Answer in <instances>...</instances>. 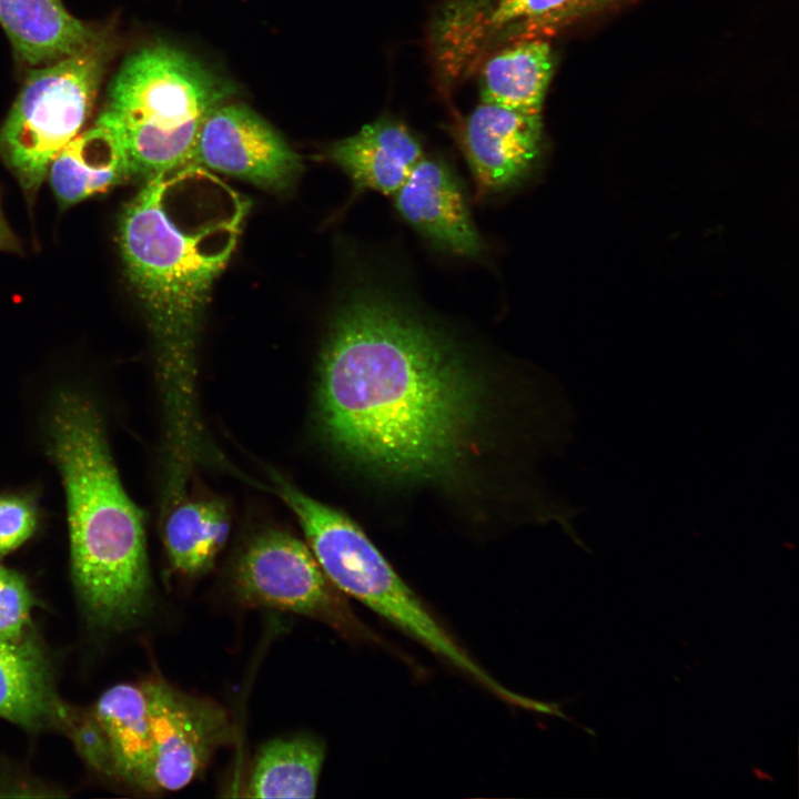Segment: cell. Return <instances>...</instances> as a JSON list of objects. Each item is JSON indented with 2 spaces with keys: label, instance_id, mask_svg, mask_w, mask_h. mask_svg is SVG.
Here are the masks:
<instances>
[{
  "label": "cell",
  "instance_id": "ba28073f",
  "mask_svg": "<svg viewBox=\"0 0 799 799\" xmlns=\"http://www.w3.org/2000/svg\"><path fill=\"white\" fill-rule=\"evenodd\" d=\"M146 690L152 750L153 790H179L205 767L215 749L231 737L224 710L159 680L143 682Z\"/></svg>",
  "mask_w": 799,
  "mask_h": 799
},
{
  "label": "cell",
  "instance_id": "ffe728a7",
  "mask_svg": "<svg viewBox=\"0 0 799 799\" xmlns=\"http://www.w3.org/2000/svg\"><path fill=\"white\" fill-rule=\"evenodd\" d=\"M230 532L226 507L215 499L179 504L164 526V544L173 568L194 576L208 572Z\"/></svg>",
  "mask_w": 799,
  "mask_h": 799
},
{
  "label": "cell",
  "instance_id": "6da1fadb",
  "mask_svg": "<svg viewBox=\"0 0 799 799\" xmlns=\"http://www.w3.org/2000/svg\"><path fill=\"white\" fill-rule=\"evenodd\" d=\"M457 345L414 304L367 284L343 302L322 352L317 404L324 435L376 473L444 474L461 457L479 408Z\"/></svg>",
  "mask_w": 799,
  "mask_h": 799
},
{
  "label": "cell",
  "instance_id": "30bf717a",
  "mask_svg": "<svg viewBox=\"0 0 799 799\" xmlns=\"http://www.w3.org/2000/svg\"><path fill=\"white\" fill-rule=\"evenodd\" d=\"M65 734L91 767L152 791V730L143 682L111 687L89 711H75Z\"/></svg>",
  "mask_w": 799,
  "mask_h": 799
},
{
  "label": "cell",
  "instance_id": "d6986e66",
  "mask_svg": "<svg viewBox=\"0 0 799 799\" xmlns=\"http://www.w3.org/2000/svg\"><path fill=\"white\" fill-rule=\"evenodd\" d=\"M325 758L320 740L296 736L264 745L247 787L251 798H313Z\"/></svg>",
  "mask_w": 799,
  "mask_h": 799
},
{
  "label": "cell",
  "instance_id": "9c48e42d",
  "mask_svg": "<svg viewBox=\"0 0 799 799\" xmlns=\"http://www.w3.org/2000/svg\"><path fill=\"white\" fill-rule=\"evenodd\" d=\"M190 165L271 190L287 188L302 169L281 134L246 105L222 103L205 117Z\"/></svg>",
  "mask_w": 799,
  "mask_h": 799
},
{
  "label": "cell",
  "instance_id": "7a4b0ae2",
  "mask_svg": "<svg viewBox=\"0 0 799 799\" xmlns=\"http://www.w3.org/2000/svg\"><path fill=\"white\" fill-rule=\"evenodd\" d=\"M246 209L234 193L214 214H176L170 172L148 178L120 219V250L156 342L176 442L198 436L193 386L199 332Z\"/></svg>",
  "mask_w": 799,
  "mask_h": 799
},
{
  "label": "cell",
  "instance_id": "4fadbf2b",
  "mask_svg": "<svg viewBox=\"0 0 799 799\" xmlns=\"http://www.w3.org/2000/svg\"><path fill=\"white\" fill-rule=\"evenodd\" d=\"M608 0H458L449 9L453 44L464 53L488 40L544 38Z\"/></svg>",
  "mask_w": 799,
  "mask_h": 799
},
{
  "label": "cell",
  "instance_id": "ac0fdd59",
  "mask_svg": "<svg viewBox=\"0 0 799 799\" xmlns=\"http://www.w3.org/2000/svg\"><path fill=\"white\" fill-rule=\"evenodd\" d=\"M555 63L553 49L545 38L503 44L483 65L481 102L542 115Z\"/></svg>",
  "mask_w": 799,
  "mask_h": 799
},
{
  "label": "cell",
  "instance_id": "44dd1931",
  "mask_svg": "<svg viewBox=\"0 0 799 799\" xmlns=\"http://www.w3.org/2000/svg\"><path fill=\"white\" fill-rule=\"evenodd\" d=\"M34 604L23 576L0 565V638L16 639L29 633Z\"/></svg>",
  "mask_w": 799,
  "mask_h": 799
},
{
  "label": "cell",
  "instance_id": "3957f363",
  "mask_svg": "<svg viewBox=\"0 0 799 799\" xmlns=\"http://www.w3.org/2000/svg\"><path fill=\"white\" fill-rule=\"evenodd\" d=\"M49 453L63 479L72 580L83 615L98 630H117L144 611L150 575L142 516L114 466L100 414L77 392L53 401Z\"/></svg>",
  "mask_w": 799,
  "mask_h": 799
},
{
  "label": "cell",
  "instance_id": "52a82bcc",
  "mask_svg": "<svg viewBox=\"0 0 799 799\" xmlns=\"http://www.w3.org/2000/svg\"><path fill=\"white\" fill-rule=\"evenodd\" d=\"M237 595L256 606L291 611L341 626L344 610L312 550L296 537L266 530L254 537L234 569Z\"/></svg>",
  "mask_w": 799,
  "mask_h": 799
},
{
  "label": "cell",
  "instance_id": "8fae6325",
  "mask_svg": "<svg viewBox=\"0 0 799 799\" xmlns=\"http://www.w3.org/2000/svg\"><path fill=\"white\" fill-rule=\"evenodd\" d=\"M461 142L481 191L505 192L533 174L543 152V119L481 102L466 118Z\"/></svg>",
  "mask_w": 799,
  "mask_h": 799
},
{
  "label": "cell",
  "instance_id": "9a60e30c",
  "mask_svg": "<svg viewBox=\"0 0 799 799\" xmlns=\"http://www.w3.org/2000/svg\"><path fill=\"white\" fill-rule=\"evenodd\" d=\"M327 154L357 191L391 196L424 156L416 135L391 115L380 117L356 133L336 141Z\"/></svg>",
  "mask_w": 799,
  "mask_h": 799
},
{
  "label": "cell",
  "instance_id": "7c38bea8",
  "mask_svg": "<svg viewBox=\"0 0 799 799\" xmlns=\"http://www.w3.org/2000/svg\"><path fill=\"white\" fill-rule=\"evenodd\" d=\"M392 198L398 215L434 249L469 259L483 253L465 188L446 161L424 155Z\"/></svg>",
  "mask_w": 799,
  "mask_h": 799
},
{
  "label": "cell",
  "instance_id": "5bb4252c",
  "mask_svg": "<svg viewBox=\"0 0 799 799\" xmlns=\"http://www.w3.org/2000/svg\"><path fill=\"white\" fill-rule=\"evenodd\" d=\"M74 710L55 689L48 657L29 633L0 638V717L28 731H67Z\"/></svg>",
  "mask_w": 799,
  "mask_h": 799
},
{
  "label": "cell",
  "instance_id": "2e32d148",
  "mask_svg": "<svg viewBox=\"0 0 799 799\" xmlns=\"http://www.w3.org/2000/svg\"><path fill=\"white\" fill-rule=\"evenodd\" d=\"M0 23L18 55L33 67L77 53L100 38L61 0H0Z\"/></svg>",
  "mask_w": 799,
  "mask_h": 799
},
{
  "label": "cell",
  "instance_id": "5b68a950",
  "mask_svg": "<svg viewBox=\"0 0 799 799\" xmlns=\"http://www.w3.org/2000/svg\"><path fill=\"white\" fill-rule=\"evenodd\" d=\"M272 478L335 588L356 598L484 688L495 686V678L454 640L357 525L277 474Z\"/></svg>",
  "mask_w": 799,
  "mask_h": 799
},
{
  "label": "cell",
  "instance_id": "603a6c76",
  "mask_svg": "<svg viewBox=\"0 0 799 799\" xmlns=\"http://www.w3.org/2000/svg\"><path fill=\"white\" fill-rule=\"evenodd\" d=\"M0 250L18 251L19 243L11 229L7 224L0 209Z\"/></svg>",
  "mask_w": 799,
  "mask_h": 799
},
{
  "label": "cell",
  "instance_id": "8992f818",
  "mask_svg": "<svg viewBox=\"0 0 799 799\" xmlns=\"http://www.w3.org/2000/svg\"><path fill=\"white\" fill-rule=\"evenodd\" d=\"M109 55V44L99 38L77 53L36 67L26 78L0 129V156L28 196L90 117Z\"/></svg>",
  "mask_w": 799,
  "mask_h": 799
},
{
  "label": "cell",
  "instance_id": "e0dca14e",
  "mask_svg": "<svg viewBox=\"0 0 799 799\" xmlns=\"http://www.w3.org/2000/svg\"><path fill=\"white\" fill-rule=\"evenodd\" d=\"M131 174L118 138L95 123L57 153L47 176L59 204L67 208L107 192Z\"/></svg>",
  "mask_w": 799,
  "mask_h": 799
},
{
  "label": "cell",
  "instance_id": "7402d4cb",
  "mask_svg": "<svg viewBox=\"0 0 799 799\" xmlns=\"http://www.w3.org/2000/svg\"><path fill=\"white\" fill-rule=\"evenodd\" d=\"M38 524L34 504L19 495L0 496V556L27 542Z\"/></svg>",
  "mask_w": 799,
  "mask_h": 799
},
{
  "label": "cell",
  "instance_id": "277c9868",
  "mask_svg": "<svg viewBox=\"0 0 799 799\" xmlns=\"http://www.w3.org/2000/svg\"><path fill=\"white\" fill-rule=\"evenodd\" d=\"M232 92L185 51L153 43L123 61L97 123L118 138L132 174L148 179L190 165L205 117Z\"/></svg>",
  "mask_w": 799,
  "mask_h": 799
}]
</instances>
